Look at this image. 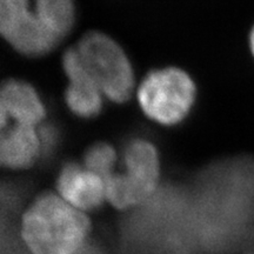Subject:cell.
Returning a JSON list of instances; mask_svg holds the SVG:
<instances>
[{
  "instance_id": "cell-1",
  "label": "cell",
  "mask_w": 254,
  "mask_h": 254,
  "mask_svg": "<svg viewBox=\"0 0 254 254\" xmlns=\"http://www.w3.org/2000/svg\"><path fill=\"white\" fill-rule=\"evenodd\" d=\"M91 220L58 194L38 196L20 218L19 238L27 254H82Z\"/></svg>"
},
{
  "instance_id": "cell-2",
  "label": "cell",
  "mask_w": 254,
  "mask_h": 254,
  "mask_svg": "<svg viewBox=\"0 0 254 254\" xmlns=\"http://www.w3.org/2000/svg\"><path fill=\"white\" fill-rule=\"evenodd\" d=\"M95 84L114 103L129 99L134 73L122 47L100 32H90L75 47Z\"/></svg>"
},
{
  "instance_id": "cell-3",
  "label": "cell",
  "mask_w": 254,
  "mask_h": 254,
  "mask_svg": "<svg viewBox=\"0 0 254 254\" xmlns=\"http://www.w3.org/2000/svg\"><path fill=\"white\" fill-rule=\"evenodd\" d=\"M141 110L148 118L163 125L185 119L195 99V85L186 72L167 67L151 72L138 91Z\"/></svg>"
},
{
  "instance_id": "cell-4",
  "label": "cell",
  "mask_w": 254,
  "mask_h": 254,
  "mask_svg": "<svg viewBox=\"0 0 254 254\" xmlns=\"http://www.w3.org/2000/svg\"><path fill=\"white\" fill-rule=\"evenodd\" d=\"M0 37L28 57L46 55L59 40L41 23L30 0H0Z\"/></svg>"
},
{
  "instance_id": "cell-5",
  "label": "cell",
  "mask_w": 254,
  "mask_h": 254,
  "mask_svg": "<svg viewBox=\"0 0 254 254\" xmlns=\"http://www.w3.org/2000/svg\"><path fill=\"white\" fill-rule=\"evenodd\" d=\"M57 190L60 198L86 214L101 207L106 200L103 178L75 163H68L62 168Z\"/></svg>"
},
{
  "instance_id": "cell-6",
  "label": "cell",
  "mask_w": 254,
  "mask_h": 254,
  "mask_svg": "<svg viewBox=\"0 0 254 254\" xmlns=\"http://www.w3.org/2000/svg\"><path fill=\"white\" fill-rule=\"evenodd\" d=\"M0 98L9 118L18 125L37 127L45 119V105L36 88L26 81L8 79L2 82Z\"/></svg>"
},
{
  "instance_id": "cell-7",
  "label": "cell",
  "mask_w": 254,
  "mask_h": 254,
  "mask_svg": "<svg viewBox=\"0 0 254 254\" xmlns=\"http://www.w3.org/2000/svg\"><path fill=\"white\" fill-rule=\"evenodd\" d=\"M124 164L126 176L144 199L148 198L157 189L160 177V160L154 146L145 139H133L124 151Z\"/></svg>"
},
{
  "instance_id": "cell-8",
  "label": "cell",
  "mask_w": 254,
  "mask_h": 254,
  "mask_svg": "<svg viewBox=\"0 0 254 254\" xmlns=\"http://www.w3.org/2000/svg\"><path fill=\"white\" fill-rule=\"evenodd\" d=\"M40 154L37 127L15 124L0 134V167L23 170L36 163Z\"/></svg>"
},
{
  "instance_id": "cell-9",
  "label": "cell",
  "mask_w": 254,
  "mask_h": 254,
  "mask_svg": "<svg viewBox=\"0 0 254 254\" xmlns=\"http://www.w3.org/2000/svg\"><path fill=\"white\" fill-rule=\"evenodd\" d=\"M34 12L41 23L59 39L72 30L75 21L73 0H36Z\"/></svg>"
},
{
  "instance_id": "cell-10",
  "label": "cell",
  "mask_w": 254,
  "mask_h": 254,
  "mask_svg": "<svg viewBox=\"0 0 254 254\" xmlns=\"http://www.w3.org/2000/svg\"><path fill=\"white\" fill-rule=\"evenodd\" d=\"M103 92L93 81L69 82L65 93L68 109L80 118H94L103 109Z\"/></svg>"
},
{
  "instance_id": "cell-11",
  "label": "cell",
  "mask_w": 254,
  "mask_h": 254,
  "mask_svg": "<svg viewBox=\"0 0 254 254\" xmlns=\"http://www.w3.org/2000/svg\"><path fill=\"white\" fill-rule=\"evenodd\" d=\"M106 200L118 209H127L144 201V196L126 174L113 173L105 179Z\"/></svg>"
},
{
  "instance_id": "cell-12",
  "label": "cell",
  "mask_w": 254,
  "mask_h": 254,
  "mask_svg": "<svg viewBox=\"0 0 254 254\" xmlns=\"http://www.w3.org/2000/svg\"><path fill=\"white\" fill-rule=\"evenodd\" d=\"M117 154L112 146L105 142L95 144L85 153V167L105 180L114 173Z\"/></svg>"
},
{
  "instance_id": "cell-13",
  "label": "cell",
  "mask_w": 254,
  "mask_h": 254,
  "mask_svg": "<svg viewBox=\"0 0 254 254\" xmlns=\"http://www.w3.org/2000/svg\"><path fill=\"white\" fill-rule=\"evenodd\" d=\"M38 133H39L41 144V154L47 157L56 150L59 141V133L53 125H44Z\"/></svg>"
},
{
  "instance_id": "cell-14",
  "label": "cell",
  "mask_w": 254,
  "mask_h": 254,
  "mask_svg": "<svg viewBox=\"0 0 254 254\" xmlns=\"http://www.w3.org/2000/svg\"><path fill=\"white\" fill-rule=\"evenodd\" d=\"M9 120H11V118H9L7 110H6L4 103H2L1 98H0V134L4 133L9 127Z\"/></svg>"
},
{
  "instance_id": "cell-15",
  "label": "cell",
  "mask_w": 254,
  "mask_h": 254,
  "mask_svg": "<svg viewBox=\"0 0 254 254\" xmlns=\"http://www.w3.org/2000/svg\"><path fill=\"white\" fill-rule=\"evenodd\" d=\"M250 45H251V50H252V53L254 56V27L252 32H251V36H250Z\"/></svg>"
}]
</instances>
